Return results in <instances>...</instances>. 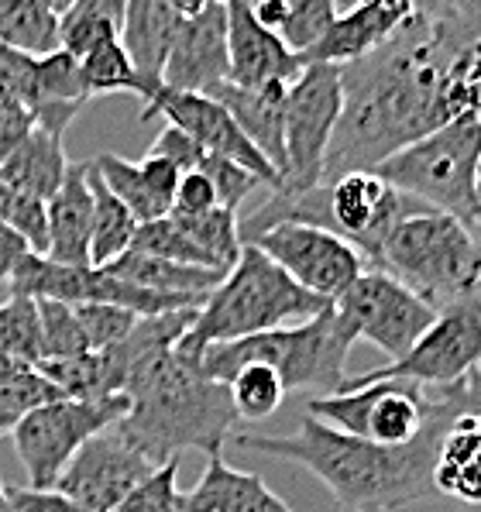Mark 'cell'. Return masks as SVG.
Here are the masks:
<instances>
[{
  "mask_svg": "<svg viewBox=\"0 0 481 512\" xmlns=\"http://www.w3.org/2000/svg\"><path fill=\"white\" fill-rule=\"evenodd\" d=\"M183 512H293L289 502L251 471H238L224 454H210L200 482L183 492Z\"/></svg>",
  "mask_w": 481,
  "mask_h": 512,
  "instance_id": "21",
  "label": "cell"
},
{
  "mask_svg": "<svg viewBox=\"0 0 481 512\" xmlns=\"http://www.w3.org/2000/svg\"><path fill=\"white\" fill-rule=\"evenodd\" d=\"M481 365V306L464 303L440 310L433 324L423 330V337L413 344L402 358L389 361L382 368L344 378L341 389H358V385L385 382V378H402L413 385H437V389H451L464 382Z\"/></svg>",
  "mask_w": 481,
  "mask_h": 512,
  "instance_id": "12",
  "label": "cell"
},
{
  "mask_svg": "<svg viewBox=\"0 0 481 512\" xmlns=\"http://www.w3.org/2000/svg\"><path fill=\"white\" fill-rule=\"evenodd\" d=\"M227 55H231L227 83L241 86V90H258V86L268 83H293L299 69H303L299 52H293L279 35L258 25L248 0H227Z\"/></svg>",
  "mask_w": 481,
  "mask_h": 512,
  "instance_id": "18",
  "label": "cell"
},
{
  "mask_svg": "<svg viewBox=\"0 0 481 512\" xmlns=\"http://www.w3.org/2000/svg\"><path fill=\"white\" fill-rule=\"evenodd\" d=\"M128 396L107 399H55L18 416L11 427L14 451L28 471V488H55L66 464L93 433L128 416Z\"/></svg>",
  "mask_w": 481,
  "mask_h": 512,
  "instance_id": "10",
  "label": "cell"
},
{
  "mask_svg": "<svg viewBox=\"0 0 481 512\" xmlns=\"http://www.w3.org/2000/svg\"><path fill=\"white\" fill-rule=\"evenodd\" d=\"M0 42L28 55L59 49V14L45 0H0Z\"/></svg>",
  "mask_w": 481,
  "mask_h": 512,
  "instance_id": "31",
  "label": "cell"
},
{
  "mask_svg": "<svg viewBox=\"0 0 481 512\" xmlns=\"http://www.w3.org/2000/svg\"><path fill=\"white\" fill-rule=\"evenodd\" d=\"M176 478L179 458L159 464L114 512H183V492L176 488Z\"/></svg>",
  "mask_w": 481,
  "mask_h": 512,
  "instance_id": "39",
  "label": "cell"
},
{
  "mask_svg": "<svg viewBox=\"0 0 481 512\" xmlns=\"http://www.w3.org/2000/svg\"><path fill=\"white\" fill-rule=\"evenodd\" d=\"M323 310H330V299L306 293L255 244H244L231 272L203 299L193 327L176 344V351L196 361L210 344L241 341V337L265 334L275 327L303 324V320L320 317Z\"/></svg>",
  "mask_w": 481,
  "mask_h": 512,
  "instance_id": "4",
  "label": "cell"
},
{
  "mask_svg": "<svg viewBox=\"0 0 481 512\" xmlns=\"http://www.w3.org/2000/svg\"><path fill=\"white\" fill-rule=\"evenodd\" d=\"M461 512H475V509H461Z\"/></svg>",
  "mask_w": 481,
  "mask_h": 512,
  "instance_id": "57",
  "label": "cell"
},
{
  "mask_svg": "<svg viewBox=\"0 0 481 512\" xmlns=\"http://www.w3.org/2000/svg\"><path fill=\"white\" fill-rule=\"evenodd\" d=\"M354 4H365V7H382V11H406V14H416L409 0H354Z\"/></svg>",
  "mask_w": 481,
  "mask_h": 512,
  "instance_id": "51",
  "label": "cell"
},
{
  "mask_svg": "<svg viewBox=\"0 0 481 512\" xmlns=\"http://www.w3.org/2000/svg\"><path fill=\"white\" fill-rule=\"evenodd\" d=\"M38 320H42V361H69L90 351L76 306L62 299H35Z\"/></svg>",
  "mask_w": 481,
  "mask_h": 512,
  "instance_id": "34",
  "label": "cell"
},
{
  "mask_svg": "<svg viewBox=\"0 0 481 512\" xmlns=\"http://www.w3.org/2000/svg\"><path fill=\"white\" fill-rule=\"evenodd\" d=\"M433 317L437 310L430 303H423L413 289H406L382 269H365L330 303V324L348 348L368 341L389 354V361L413 348L423 330L433 324Z\"/></svg>",
  "mask_w": 481,
  "mask_h": 512,
  "instance_id": "9",
  "label": "cell"
},
{
  "mask_svg": "<svg viewBox=\"0 0 481 512\" xmlns=\"http://www.w3.org/2000/svg\"><path fill=\"white\" fill-rule=\"evenodd\" d=\"M231 76L227 55V4H210L200 14L179 18L169 59L162 69V90L210 93Z\"/></svg>",
  "mask_w": 481,
  "mask_h": 512,
  "instance_id": "17",
  "label": "cell"
},
{
  "mask_svg": "<svg viewBox=\"0 0 481 512\" xmlns=\"http://www.w3.org/2000/svg\"><path fill=\"white\" fill-rule=\"evenodd\" d=\"M0 512H18L11 506V495H7V485H4V478H0Z\"/></svg>",
  "mask_w": 481,
  "mask_h": 512,
  "instance_id": "55",
  "label": "cell"
},
{
  "mask_svg": "<svg viewBox=\"0 0 481 512\" xmlns=\"http://www.w3.org/2000/svg\"><path fill=\"white\" fill-rule=\"evenodd\" d=\"M289 83H268L258 90H241L234 83H220L207 97L227 107V114L238 121L251 145L265 155L268 165L282 176L286 169V145H282V110H286Z\"/></svg>",
  "mask_w": 481,
  "mask_h": 512,
  "instance_id": "22",
  "label": "cell"
},
{
  "mask_svg": "<svg viewBox=\"0 0 481 512\" xmlns=\"http://www.w3.org/2000/svg\"><path fill=\"white\" fill-rule=\"evenodd\" d=\"M348 354L351 348L334 334L330 310H323L320 317L303 320V324L275 327L265 334L241 337V341L210 344L196 358V365L214 382H227L244 365H268L279 372L286 392L313 389L317 396H330L348 378L344 375Z\"/></svg>",
  "mask_w": 481,
  "mask_h": 512,
  "instance_id": "6",
  "label": "cell"
},
{
  "mask_svg": "<svg viewBox=\"0 0 481 512\" xmlns=\"http://www.w3.org/2000/svg\"><path fill=\"white\" fill-rule=\"evenodd\" d=\"M80 80L86 97H107V93H131L141 100V107L152 100V90L145 86V80L138 76L134 62L124 52L121 38L114 42H100L80 59Z\"/></svg>",
  "mask_w": 481,
  "mask_h": 512,
  "instance_id": "30",
  "label": "cell"
},
{
  "mask_svg": "<svg viewBox=\"0 0 481 512\" xmlns=\"http://www.w3.org/2000/svg\"><path fill=\"white\" fill-rule=\"evenodd\" d=\"M28 241L21 238L18 231H11L7 224H0V289H7V279H11L14 265L28 255Z\"/></svg>",
  "mask_w": 481,
  "mask_h": 512,
  "instance_id": "47",
  "label": "cell"
},
{
  "mask_svg": "<svg viewBox=\"0 0 481 512\" xmlns=\"http://www.w3.org/2000/svg\"><path fill=\"white\" fill-rule=\"evenodd\" d=\"M152 155H162V159L176 162L179 172H203V176L214 183L217 196H220V207L224 210H234L238 214L241 203L248 200L255 189H265L262 179L251 176L248 169H241V165L220 159V155H210L207 148H200L193 138L183 135L179 128H162V135L155 138L152 145Z\"/></svg>",
  "mask_w": 481,
  "mask_h": 512,
  "instance_id": "25",
  "label": "cell"
},
{
  "mask_svg": "<svg viewBox=\"0 0 481 512\" xmlns=\"http://www.w3.org/2000/svg\"><path fill=\"white\" fill-rule=\"evenodd\" d=\"M341 66L310 62L286 90L282 110V145L286 169L279 176V193H303L323 183V162L341 117Z\"/></svg>",
  "mask_w": 481,
  "mask_h": 512,
  "instance_id": "11",
  "label": "cell"
},
{
  "mask_svg": "<svg viewBox=\"0 0 481 512\" xmlns=\"http://www.w3.org/2000/svg\"><path fill=\"white\" fill-rule=\"evenodd\" d=\"M66 172H69V159H66L62 138L49 135V131H38V128L31 131L7 159H0V183L38 196V200H45V203L59 193Z\"/></svg>",
  "mask_w": 481,
  "mask_h": 512,
  "instance_id": "26",
  "label": "cell"
},
{
  "mask_svg": "<svg viewBox=\"0 0 481 512\" xmlns=\"http://www.w3.org/2000/svg\"><path fill=\"white\" fill-rule=\"evenodd\" d=\"M224 385L241 420H268L286 399V385H282L279 372L268 365H244Z\"/></svg>",
  "mask_w": 481,
  "mask_h": 512,
  "instance_id": "32",
  "label": "cell"
},
{
  "mask_svg": "<svg viewBox=\"0 0 481 512\" xmlns=\"http://www.w3.org/2000/svg\"><path fill=\"white\" fill-rule=\"evenodd\" d=\"M454 413L433 420L416 440L399 447L372 444V440L351 437L327 423L303 416L296 433H234L241 451L286 458L317 475L330 488L337 512H396L433 492V458H437L440 433Z\"/></svg>",
  "mask_w": 481,
  "mask_h": 512,
  "instance_id": "2",
  "label": "cell"
},
{
  "mask_svg": "<svg viewBox=\"0 0 481 512\" xmlns=\"http://www.w3.org/2000/svg\"><path fill=\"white\" fill-rule=\"evenodd\" d=\"M155 471V464L131 447L114 427L93 433L73 454L55 482V492L69 495L90 512H114Z\"/></svg>",
  "mask_w": 481,
  "mask_h": 512,
  "instance_id": "14",
  "label": "cell"
},
{
  "mask_svg": "<svg viewBox=\"0 0 481 512\" xmlns=\"http://www.w3.org/2000/svg\"><path fill=\"white\" fill-rule=\"evenodd\" d=\"M141 169V179H145L148 193L155 196V203L169 214L172 210V200H176V189H179V179H183V172H179L176 162L162 159V155H152L148 152L145 159L138 162Z\"/></svg>",
  "mask_w": 481,
  "mask_h": 512,
  "instance_id": "44",
  "label": "cell"
},
{
  "mask_svg": "<svg viewBox=\"0 0 481 512\" xmlns=\"http://www.w3.org/2000/svg\"><path fill=\"white\" fill-rule=\"evenodd\" d=\"M0 348L18 354L28 365H42V320L38 303L28 296H7L0 306Z\"/></svg>",
  "mask_w": 481,
  "mask_h": 512,
  "instance_id": "36",
  "label": "cell"
},
{
  "mask_svg": "<svg viewBox=\"0 0 481 512\" xmlns=\"http://www.w3.org/2000/svg\"><path fill=\"white\" fill-rule=\"evenodd\" d=\"M35 372H38L35 365H28V361H21L18 354L0 348V385H21L25 378H31Z\"/></svg>",
  "mask_w": 481,
  "mask_h": 512,
  "instance_id": "48",
  "label": "cell"
},
{
  "mask_svg": "<svg viewBox=\"0 0 481 512\" xmlns=\"http://www.w3.org/2000/svg\"><path fill=\"white\" fill-rule=\"evenodd\" d=\"M0 224L18 231L35 255L49 251V203L0 183Z\"/></svg>",
  "mask_w": 481,
  "mask_h": 512,
  "instance_id": "38",
  "label": "cell"
},
{
  "mask_svg": "<svg viewBox=\"0 0 481 512\" xmlns=\"http://www.w3.org/2000/svg\"><path fill=\"white\" fill-rule=\"evenodd\" d=\"M124 396L131 409L114 430L155 468L183 451H203L207 458L220 454L241 423L227 385L207 378L176 348L145 354L131 368Z\"/></svg>",
  "mask_w": 481,
  "mask_h": 512,
  "instance_id": "3",
  "label": "cell"
},
{
  "mask_svg": "<svg viewBox=\"0 0 481 512\" xmlns=\"http://www.w3.org/2000/svg\"><path fill=\"white\" fill-rule=\"evenodd\" d=\"M93 165H97L100 179H104V186L110 189V193H114L117 200H121L124 207L138 217V224H148V220L165 217V210L155 203V196L148 193L145 179H141L138 162H128V159H121V155L104 152V155L93 159Z\"/></svg>",
  "mask_w": 481,
  "mask_h": 512,
  "instance_id": "35",
  "label": "cell"
},
{
  "mask_svg": "<svg viewBox=\"0 0 481 512\" xmlns=\"http://www.w3.org/2000/svg\"><path fill=\"white\" fill-rule=\"evenodd\" d=\"M86 186L93 196V231H90V265L104 269L114 258H121L131 248L134 231H138V217L117 200L104 186L97 165L86 162Z\"/></svg>",
  "mask_w": 481,
  "mask_h": 512,
  "instance_id": "28",
  "label": "cell"
},
{
  "mask_svg": "<svg viewBox=\"0 0 481 512\" xmlns=\"http://www.w3.org/2000/svg\"><path fill=\"white\" fill-rule=\"evenodd\" d=\"M93 196L86 186V162L69 165L59 193L49 200V251L59 265H90Z\"/></svg>",
  "mask_w": 481,
  "mask_h": 512,
  "instance_id": "23",
  "label": "cell"
},
{
  "mask_svg": "<svg viewBox=\"0 0 481 512\" xmlns=\"http://www.w3.org/2000/svg\"><path fill=\"white\" fill-rule=\"evenodd\" d=\"M251 244L272 258L296 286L330 303L368 269V258L351 241L313 224H275Z\"/></svg>",
  "mask_w": 481,
  "mask_h": 512,
  "instance_id": "13",
  "label": "cell"
},
{
  "mask_svg": "<svg viewBox=\"0 0 481 512\" xmlns=\"http://www.w3.org/2000/svg\"><path fill=\"white\" fill-rule=\"evenodd\" d=\"M110 275L124 282H134L141 289H155V293H186V296H207L210 289L220 286L227 272L214 269H196V265H179L169 258H155L145 251H124L121 258H114L104 265Z\"/></svg>",
  "mask_w": 481,
  "mask_h": 512,
  "instance_id": "27",
  "label": "cell"
},
{
  "mask_svg": "<svg viewBox=\"0 0 481 512\" xmlns=\"http://www.w3.org/2000/svg\"><path fill=\"white\" fill-rule=\"evenodd\" d=\"M179 18L169 7V0H128V11H124V31L121 45L134 62L138 76L152 90V97L162 90V69L169 59L172 38H176Z\"/></svg>",
  "mask_w": 481,
  "mask_h": 512,
  "instance_id": "24",
  "label": "cell"
},
{
  "mask_svg": "<svg viewBox=\"0 0 481 512\" xmlns=\"http://www.w3.org/2000/svg\"><path fill=\"white\" fill-rule=\"evenodd\" d=\"M457 35V66H461L468 110L481 117V0H471L451 14Z\"/></svg>",
  "mask_w": 481,
  "mask_h": 512,
  "instance_id": "37",
  "label": "cell"
},
{
  "mask_svg": "<svg viewBox=\"0 0 481 512\" xmlns=\"http://www.w3.org/2000/svg\"><path fill=\"white\" fill-rule=\"evenodd\" d=\"M76 317H80V327L86 341H90V351H104L110 344H117L141 320L138 313L114 303H80L76 306Z\"/></svg>",
  "mask_w": 481,
  "mask_h": 512,
  "instance_id": "41",
  "label": "cell"
},
{
  "mask_svg": "<svg viewBox=\"0 0 481 512\" xmlns=\"http://www.w3.org/2000/svg\"><path fill=\"white\" fill-rule=\"evenodd\" d=\"M327 196H330L334 234L351 241L368 258V269L375 265L378 251H382L385 238L392 234V227L420 203L413 196L399 193L385 176L368 169L344 172V176L330 179Z\"/></svg>",
  "mask_w": 481,
  "mask_h": 512,
  "instance_id": "16",
  "label": "cell"
},
{
  "mask_svg": "<svg viewBox=\"0 0 481 512\" xmlns=\"http://www.w3.org/2000/svg\"><path fill=\"white\" fill-rule=\"evenodd\" d=\"M433 492L481 512V416L457 413L440 433Z\"/></svg>",
  "mask_w": 481,
  "mask_h": 512,
  "instance_id": "20",
  "label": "cell"
},
{
  "mask_svg": "<svg viewBox=\"0 0 481 512\" xmlns=\"http://www.w3.org/2000/svg\"><path fill=\"white\" fill-rule=\"evenodd\" d=\"M464 224H468V231L475 234V241L481 244V207H475V210H471V217L464 220ZM478 306H481V286H478Z\"/></svg>",
  "mask_w": 481,
  "mask_h": 512,
  "instance_id": "52",
  "label": "cell"
},
{
  "mask_svg": "<svg viewBox=\"0 0 481 512\" xmlns=\"http://www.w3.org/2000/svg\"><path fill=\"white\" fill-rule=\"evenodd\" d=\"M124 11L128 0H73L59 18V49L83 59L93 45L121 38Z\"/></svg>",
  "mask_w": 481,
  "mask_h": 512,
  "instance_id": "29",
  "label": "cell"
},
{
  "mask_svg": "<svg viewBox=\"0 0 481 512\" xmlns=\"http://www.w3.org/2000/svg\"><path fill=\"white\" fill-rule=\"evenodd\" d=\"M210 4H227V0H169V7L176 14H183V18H189V14H200L203 7Z\"/></svg>",
  "mask_w": 481,
  "mask_h": 512,
  "instance_id": "50",
  "label": "cell"
},
{
  "mask_svg": "<svg viewBox=\"0 0 481 512\" xmlns=\"http://www.w3.org/2000/svg\"><path fill=\"white\" fill-rule=\"evenodd\" d=\"M372 269L389 272L433 310L475 303L481 286V244L457 214L416 203L392 227Z\"/></svg>",
  "mask_w": 481,
  "mask_h": 512,
  "instance_id": "5",
  "label": "cell"
},
{
  "mask_svg": "<svg viewBox=\"0 0 481 512\" xmlns=\"http://www.w3.org/2000/svg\"><path fill=\"white\" fill-rule=\"evenodd\" d=\"M7 495H11V506L18 512H90V509H83L80 502L69 499V495L55 492V488L7 485Z\"/></svg>",
  "mask_w": 481,
  "mask_h": 512,
  "instance_id": "45",
  "label": "cell"
},
{
  "mask_svg": "<svg viewBox=\"0 0 481 512\" xmlns=\"http://www.w3.org/2000/svg\"><path fill=\"white\" fill-rule=\"evenodd\" d=\"M409 4H413V11L420 14V18H444V14L461 11L471 0H409Z\"/></svg>",
  "mask_w": 481,
  "mask_h": 512,
  "instance_id": "49",
  "label": "cell"
},
{
  "mask_svg": "<svg viewBox=\"0 0 481 512\" xmlns=\"http://www.w3.org/2000/svg\"><path fill=\"white\" fill-rule=\"evenodd\" d=\"M31 131H35V117L31 110L14 97L11 90L0 86V159L14 152V148L25 141Z\"/></svg>",
  "mask_w": 481,
  "mask_h": 512,
  "instance_id": "42",
  "label": "cell"
},
{
  "mask_svg": "<svg viewBox=\"0 0 481 512\" xmlns=\"http://www.w3.org/2000/svg\"><path fill=\"white\" fill-rule=\"evenodd\" d=\"M45 4H49L52 11H55V14H59V18H62V14H66V7L73 4V0H45Z\"/></svg>",
  "mask_w": 481,
  "mask_h": 512,
  "instance_id": "56",
  "label": "cell"
},
{
  "mask_svg": "<svg viewBox=\"0 0 481 512\" xmlns=\"http://www.w3.org/2000/svg\"><path fill=\"white\" fill-rule=\"evenodd\" d=\"M141 121H155L165 117L172 128H179L189 135L200 148H207L210 155L241 165L251 176L262 179L265 189L279 186V172L268 165V159L248 141V135L238 128L224 104H217L207 93H176V90H159L145 107H141Z\"/></svg>",
  "mask_w": 481,
  "mask_h": 512,
  "instance_id": "15",
  "label": "cell"
},
{
  "mask_svg": "<svg viewBox=\"0 0 481 512\" xmlns=\"http://www.w3.org/2000/svg\"><path fill=\"white\" fill-rule=\"evenodd\" d=\"M444 413H454L444 396L433 399L423 385L402 382V378H385V382L358 385V389H337L330 396H310L306 403V416L313 420L385 447L416 440Z\"/></svg>",
  "mask_w": 481,
  "mask_h": 512,
  "instance_id": "8",
  "label": "cell"
},
{
  "mask_svg": "<svg viewBox=\"0 0 481 512\" xmlns=\"http://www.w3.org/2000/svg\"><path fill=\"white\" fill-rule=\"evenodd\" d=\"M289 14V28L282 42L293 52L310 49L313 42L327 31L330 21L337 18V0H279Z\"/></svg>",
  "mask_w": 481,
  "mask_h": 512,
  "instance_id": "40",
  "label": "cell"
},
{
  "mask_svg": "<svg viewBox=\"0 0 481 512\" xmlns=\"http://www.w3.org/2000/svg\"><path fill=\"white\" fill-rule=\"evenodd\" d=\"M409 18H413V14H406V11H382V7L351 4V11L337 14L310 49L299 52V59H303V66H310V62L351 66V62L382 49Z\"/></svg>",
  "mask_w": 481,
  "mask_h": 512,
  "instance_id": "19",
  "label": "cell"
},
{
  "mask_svg": "<svg viewBox=\"0 0 481 512\" xmlns=\"http://www.w3.org/2000/svg\"><path fill=\"white\" fill-rule=\"evenodd\" d=\"M217 207H220V196H217L214 183H210L203 172H183L169 214L196 217V214H207V210H217Z\"/></svg>",
  "mask_w": 481,
  "mask_h": 512,
  "instance_id": "43",
  "label": "cell"
},
{
  "mask_svg": "<svg viewBox=\"0 0 481 512\" xmlns=\"http://www.w3.org/2000/svg\"><path fill=\"white\" fill-rule=\"evenodd\" d=\"M14 423H18V416H14V413H7V409H0V437H4V433L11 430Z\"/></svg>",
  "mask_w": 481,
  "mask_h": 512,
  "instance_id": "54",
  "label": "cell"
},
{
  "mask_svg": "<svg viewBox=\"0 0 481 512\" xmlns=\"http://www.w3.org/2000/svg\"><path fill=\"white\" fill-rule=\"evenodd\" d=\"M440 396L447 399V406H451L454 413L481 416V365L464 378V382L451 385V389H440Z\"/></svg>",
  "mask_w": 481,
  "mask_h": 512,
  "instance_id": "46",
  "label": "cell"
},
{
  "mask_svg": "<svg viewBox=\"0 0 481 512\" xmlns=\"http://www.w3.org/2000/svg\"><path fill=\"white\" fill-rule=\"evenodd\" d=\"M131 251H145V255L169 258V262H179V265H196V269L224 272V269H217V262L200 248V244H193L183 231H179V224L169 214L159 220H148V224H138Z\"/></svg>",
  "mask_w": 481,
  "mask_h": 512,
  "instance_id": "33",
  "label": "cell"
},
{
  "mask_svg": "<svg viewBox=\"0 0 481 512\" xmlns=\"http://www.w3.org/2000/svg\"><path fill=\"white\" fill-rule=\"evenodd\" d=\"M341 117L323 162V183L375 172L389 155L468 114L447 18H413L382 49L341 66Z\"/></svg>",
  "mask_w": 481,
  "mask_h": 512,
  "instance_id": "1",
  "label": "cell"
},
{
  "mask_svg": "<svg viewBox=\"0 0 481 512\" xmlns=\"http://www.w3.org/2000/svg\"><path fill=\"white\" fill-rule=\"evenodd\" d=\"M471 196H475V203L481 207V152L475 159V172H471Z\"/></svg>",
  "mask_w": 481,
  "mask_h": 512,
  "instance_id": "53",
  "label": "cell"
},
{
  "mask_svg": "<svg viewBox=\"0 0 481 512\" xmlns=\"http://www.w3.org/2000/svg\"><path fill=\"white\" fill-rule=\"evenodd\" d=\"M478 152L481 117L461 114L433 128L430 135L416 138L413 145L399 148L375 172L389 179L399 193L468 220L471 210L478 207L471 196V172H475Z\"/></svg>",
  "mask_w": 481,
  "mask_h": 512,
  "instance_id": "7",
  "label": "cell"
}]
</instances>
